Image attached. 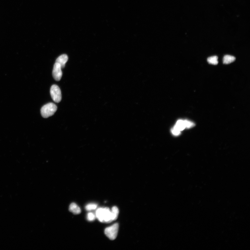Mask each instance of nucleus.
I'll return each mask as SVG.
<instances>
[{
  "mask_svg": "<svg viewBox=\"0 0 250 250\" xmlns=\"http://www.w3.org/2000/svg\"><path fill=\"white\" fill-rule=\"evenodd\" d=\"M184 124H185L186 128H189L192 127L194 126V124L193 122L190 121L188 120H184Z\"/></svg>",
  "mask_w": 250,
  "mask_h": 250,
  "instance_id": "ddd939ff",
  "label": "nucleus"
},
{
  "mask_svg": "<svg viewBox=\"0 0 250 250\" xmlns=\"http://www.w3.org/2000/svg\"><path fill=\"white\" fill-rule=\"evenodd\" d=\"M96 217L100 222L110 223L115 221L111 210L109 208H98L96 213Z\"/></svg>",
  "mask_w": 250,
  "mask_h": 250,
  "instance_id": "f257e3e1",
  "label": "nucleus"
},
{
  "mask_svg": "<svg viewBox=\"0 0 250 250\" xmlns=\"http://www.w3.org/2000/svg\"><path fill=\"white\" fill-rule=\"evenodd\" d=\"M69 211L75 214H78L81 212L80 208L75 203H72L70 204L69 206Z\"/></svg>",
  "mask_w": 250,
  "mask_h": 250,
  "instance_id": "0eeeda50",
  "label": "nucleus"
},
{
  "mask_svg": "<svg viewBox=\"0 0 250 250\" xmlns=\"http://www.w3.org/2000/svg\"><path fill=\"white\" fill-rule=\"evenodd\" d=\"M235 60L234 56L230 55H225L223 58V63L224 64H229L233 62Z\"/></svg>",
  "mask_w": 250,
  "mask_h": 250,
  "instance_id": "1a4fd4ad",
  "label": "nucleus"
},
{
  "mask_svg": "<svg viewBox=\"0 0 250 250\" xmlns=\"http://www.w3.org/2000/svg\"><path fill=\"white\" fill-rule=\"evenodd\" d=\"M97 207V205L91 203L87 205L85 207L86 210L87 211H91V210H95Z\"/></svg>",
  "mask_w": 250,
  "mask_h": 250,
  "instance_id": "9b49d317",
  "label": "nucleus"
},
{
  "mask_svg": "<svg viewBox=\"0 0 250 250\" xmlns=\"http://www.w3.org/2000/svg\"><path fill=\"white\" fill-rule=\"evenodd\" d=\"M61 68L58 63H55L53 67V76L55 80L57 81L60 80L62 76Z\"/></svg>",
  "mask_w": 250,
  "mask_h": 250,
  "instance_id": "39448f33",
  "label": "nucleus"
},
{
  "mask_svg": "<svg viewBox=\"0 0 250 250\" xmlns=\"http://www.w3.org/2000/svg\"><path fill=\"white\" fill-rule=\"evenodd\" d=\"M96 216L93 213H89L87 216V219L89 221H93L95 220Z\"/></svg>",
  "mask_w": 250,
  "mask_h": 250,
  "instance_id": "f8f14e48",
  "label": "nucleus"
},
{
  "mask_svg": "<svg viewBox=\"0 0 250 250\" xmlns=\"http://www.w3.org/2000/svg\"><path fill=\"white\" fill-rule=\"evenodd\" d=\"M57 109V106L54 104L52 102L47 104L41 108V115L45 118H49L54 114Z\"/></svg>",
  "mask_w": 250,
  "mask_h": 250,
  "instance_id": "f03ea898",
  "label": "nucleus"
},
{
  "mask_svg": "<svg viewBox=\"0 0 250 250\" xmlns=\"http://www.w3.org/2000/svg\"><path fill=\"white\" fill-rule=\"evenodd\" d=\"M173 128L180 131V132L186 128L184 121L182 120H178Z\"/></svg>",
  "mask_w": 250,
  "mask_h": 250,
  "instance_id": "6e6552de",
  "label": "nucleus"
},
{
  "mask_svg": "<svg viewBox=\"0 0 250 250\" xmlns=\"http://www.w3.org/2000/svg\"><path fill=\"white\" fill-rule=\"evenodd\" d=\"M171 132L175 136H178L180 134V132H181L173 128L172 129Z\"/></svg>",
  "mask_w": 250,
  "mask_h": 250,
  "instance_id": "4468645a",
  "label": "nucleus"
},
{
  "mask_svg": "<svg viewBox=\"0 0 250 250\" xmlns=\"http://www.w3.org/2000/svg\"><path fill=\"white\" fill-rule=\"evenodd\" d=\"M208 61L210 64L214 65L218 64V57L216 56H214L208 57Z\"/></svg>",
  "mask_w": 250,
  "mask_h": 250,
  "instance_id": "9d476101",
  "label": "nucleus"
},
{
  "mask_svg": "<svg viewBox=\"0 0 250 250\" xmlns=\"http://www.w3.org/2000/svg\"><path fill=\"white\" fill-rule=\"evenodd\" d=\"M68 60V57L66 54L61 55L56 59V63H58L61 67V69L64 68L65 64Z\"/></svg>",
  "mask_w": 250,
  "mask_h": 250,
  "instance_id": "423d86ee",
  "label": "nucleus"
},
{
  "mask_svg": "<svg viewBox=\"0 0 250 250\" xmlns=\"http://www.w3.org/2000/svg\"><path fill=\"white\" fill-rule=\"evenodd\" d=\"M50 93L51 97L54 102L58 103L61 101V92L58 86L55 85H52L50 88Z\"/></svg>",
  "mask_w": 250,
  "mask_h": 250,
  "instance_id": "20e7f679",
  "label": "nucleus"
},
{
  "mask_svg": "<svg viewBox=\"0 0 250 250\" xmlns=\"http://www.w3.org/2000/svg\"><path fill=\"white\" fill-rule=\"evenodd\" d=\"M119 225L118 223H115L112 226L107 227L105 229L104 232L108 238L111 240L115 239L118 234Z\"/></svg>",
  "mask_w": 250,
  "mask_h": 250,
  "instance_id": "7ed1b4c3",
  "label": "nucleus"
}]
</instances>
